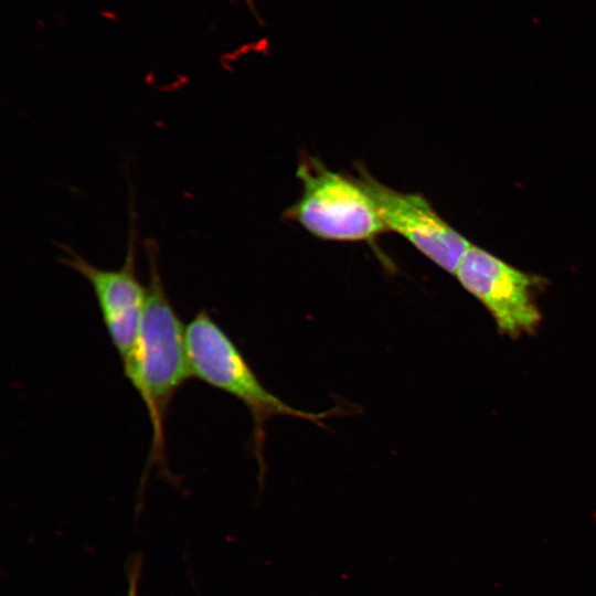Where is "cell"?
Here are the masks:
<instances>
[{"label":"cell","instance_id":"7","mask_svg":"<svg viewBox=\"0 0 596 596\" xmlns=\"http://www.w3.org/2000/svg\"><path fill=\"white\" fill-rule=\"evenodd\" d=\"M141 556L140 554H136L132 556V558L128 562L127 565V578H128V592L127 596H138V583L140 579V573H141Z\"/></svg>","mask_w":596,"mask_h":596},{"label":"cell","instance_id":"6","mask_svg":"<svg viewBox=\"0 0 596 596\" xmlns=\"http://www.w3.org/2000/svg\"><path fill=\"white\" fill-rule=\"evenodd\" d=\"M356 180L374 202L387 231L395 232L447 273L455 274L471 243L419 193L394 190L358 166Z\"/></svg>","mask_w":596,"mask_h":596},{"label":"cell","instance_id":"2","mask_svg":"<svg viewBox=\"0 0 596 596\" xmlns=\"http://www.w3.org/2000/svg\"><path fill=\"white\" fill-rule=\"evenodd\" d=\"M185 333L193 377L234 396L252 415L253 454L258 465L260 488L266 476L265 427L270 418L290 416L324 427L323 419L345 414L347 409L339 405L320 413L301 411L268 391L232 339L205 310L191 319Z\"/></svg>","mask_w":596,"mask_h":596},{"label":"cell","instance_id":"1","mask_svg":"<svg viewBox=\"0 0 596 596\" xmlns=\"http://www.w3.org/2000/svg\"><path fill=\"white\" fill-rule=\"evenodd\" d=\"M142 243L149 266L147 300L136 344L124 373L139 394L151 424L150 467L164 459V419L170 403L193 374L187 348V326H183L163 287L158 244L151 237Z\"/></svg>","mask_w":596,"mask_h":596},{"label":"cell","instance_id":"8","mask_svg":"<svg viewBox=\"0 0 596 596\" xmlns=\"http://www.w3.org/2000/svg\"><path fill=\"white\" fill-rule=\"evenodd\" d=\"M251 8L253 7V1L252 0H244Z\"/></svg>","mask_w":596,"mask_h":596},{"label":"cell","instance_id":"3","mask_svg":"<svg viewBox=\"0 0 596 596\" xmlns=\"http://www.w3.org/2000/svg\"><path fill=\"white\" fill-rule=\"evenodd\" d=\"M296 175L302 193L284 216L311 235L336 242H370L387 232L377 210L356 179L302 156Z\"/></svg>","mask_w":596,"mask_h":596},{"label":"cell","instance_id":"4","mask_svg":"<svg viewBox=\"0 0 596 596\" xmlns=\"http://www.w3.org/2000/svg\"><path fill=\"white\" fill-rule=\"evenodd\" d=\"M129 220L126 255L118 269L96 267L70 246L58 245L66 254L60 260L91 285L123 369L130 361L147 300V287L141 285L136 274L137 227L134 206L130 207Z\"/></svg>","mask_w":596,"mask_h":596},{"label":"cell","instance_id":"5","mask_svg":"<svg viewBox=\"0 0 596 596\" xmlns=\"http://www.w3.org/2000/svg\"><path fill=\"white\" fill-rule=\"evenodd\" d=\"M454 275L486 307L501 333L518 338L538 329L542 316L532 294L538 277L472 244Z\"/></svg>","mask_w":596,"mask_h":596}]
</instances>
